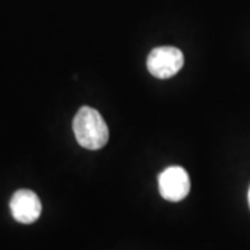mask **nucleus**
Here are the masks:
<instances>
[{
	"instance_id": "1",
	"label": "nucleus",
	"mask_w": 250,
	"mask_h": 250,
	"mask_svg": "<svg viewBox=\"0 0 250 250\" xmlns=\"http://www.w3.org/2000/svg\"><path fill=\"white\" fill-rule=\"evenodd\" d=\"M72 129L77 142L88 150L102 149L108 141V128L104 118L98 110L89 106L78 110L72 121Z\"/></svg>"
},
{
	"instance_id": "2",
	"label": "nucleus",
	"mask_w": 250,
	"mask_h": 250,
	"mask_svg": "<svg viewBox=\"0 0 250 250\" xmlns=\"http://www.w3.org/2000/svg\"><path fill=\"white\" fill-rule=\"evenodd\" d=\"M147 70L159 80H168L177 75L184 65V53L174 46L154 47L147 57Z\"/></svg>"
},
{
	"instance_id": "3",
	"label": "nucleus",
	"mask_w": 250,
	"mask_h": 250,
	"mask_svg": "<svg viewBox=\"0 0 250 250\" xmlns=\"http://www.w3.org/2000/svg\"><path fill=\"white\" fill-rule=\"evenodd\" d=\"M160 195L168 202H181L189 195L190 178L185 168L179 166L168 167L159 175Z\"/></svg>"
},
{
	"instance_id": "4",
	"label": "nucleus",
	"mask_w": 250,
	"mask_h": 250,
	"mask_svg": "<svg viewBox=\"0 0 250 250\" xmlns=\"http://www.w3.org/2000/svg\"><path fill=\"white\" fill-rule=\"evenodd\" d=\"M10 210L16 221L32 224L41 217L42 203L35 192L29 189H20L10 200Z\"/></svg>"
},
{
	"instance_id": "5",
	"label": "nucleus",
	"mask_w": 250,
	"mask_h": 250,
	"mask_svg": "<svg viewBox=\"0 0 250 250\" xmlns=\"http://www.w3.org/2000/svg\"><path fill=\"white\" fill-rule=\"evenodd\" d=\"M248 200H249V206H250V188H249V193H248Z\"/></svg>"
}]
</instances>
